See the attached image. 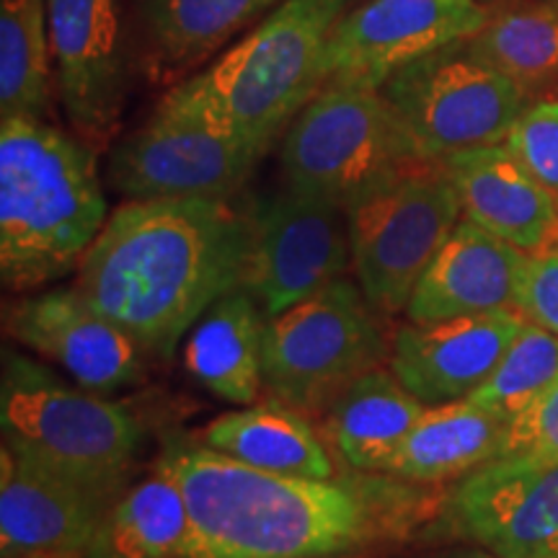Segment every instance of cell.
I'll list each match as a JSON object with an SVG mask.
<instances>
[{
  "mask_svg": "<svg viewBox=\"0 0 558 558\" xmlns=\"http://www.w3.org/2000/svg\"><path fill=\"white\" fill-rule=\"evenodd\" d=\"M505 145L558 199V99L530 101Z\"/></svg>",
  "mask_w": 558,
  "mask_h": 558,
  "instance_id": "29",
  "label": "cell"
},
{
  "mask_svg": "<svg viewBox=\"0 0 558 558\" xmlns=\"http://www.w3.org/2000/svg\"><path fill=\"white\" fill-rule=\"evenodd\" d=\"M347 218L354 279L373 308L396 316L463 220V205L442 160H427L352 202Z\"/></svg>",
  "mask_w": 558,
  "mask_h": 558,
  "instance_id": "8",
  "label": "cell"
},
{
  "mask_svg": "<svg viewBox=\"0 0 558 558\" xmlns=\"http://www.w3.org/2000/svg\"><path fill=\"white\" fill-rule=\"evenodd\" d=\"M352 269L347 209L288 186L254 205V241L241 290L275 318Z\"/></svg>",
  "mask_w": 558,
  "mask_h": 558,
  "instance_id": "11",
  "label": "cell"
},
{
  "mask_svg": "<svg viewBox=\"0 0 558 558\" xmlns=\"http://www.w3.org/2000/svg\"><path fill=\"white\" fill-rule=\"evenodd\" d=\"M0 378L3 442L75 478L132 484L145 429L124 403L68 383L41 362L9 349Z\"/></svg>",
  "mask_w": 558,
  "mask_h": 558,
  "instance_id": "5",
  "label": "cell"
},
{
  "mask_svg": "<svg viewBox=\"0 0 558 558\" xmlns=\"http://www.w3.org/2000/svg\"><path fill=\"white\" fill-rule=\"evenodd\" d=\"M326 558H349V556H326Z\"/></svg>",
  "mask_w": 558,
  "mask_h": 558,
  "instance_id": "34",
  "label": "cell"
},
{
  "mask_svg": "<svg viewBox=\"0 0 558 558\" xmlns=\"http://www.w3.org/2000/svg\"><path fill=\"white\" fill-rule=\"evenodd\" d=\"M156 463L190 509L184 558L354 556L429 518L411 481L277 476L184 435H166Z\"/></svg>",
  "mask_w": 558,
  "mask_h": 558,
  "instance_id": "1",
  "label": "cell"
},
{
  "mask_svg": "<svg viewBox=\"0 0 558 558\" xmlns=\"http://www.w3.org/2000/svg\"><path fill=\"white\" fill-rule=\"evenodd\" d=\"M514 313L558 337V243L527 254L514 295Z\"/></svg>",
  "mask_w": 558,
  "mask_h": 558,
  "instance_id": "31",
  "label": "cell"
},
{
  "mask_svg": "<svg viewBox=\"0 0 558 558\" xmlns=\"http://www.w3.org/2000/svg\"><path fill=\"white\" fill-rule=\"evenodd\" d=\"M501 435L505 422L469 399L427 407L386 476L422 486L458 481L497 458Z\"/></svg>",
  "mask_w": 558,
  "mask_h": 558,
  "instance_id": "23",
  "label": "cell"
},
{
  "mask_svg": "<svg viewBox=\"0 0 558 558\" xmlns=\"http://www.w3.org/2000/svg\"><path fill=\"white\" fill-rule=\"evenodd\" d=\"M390 357L383 313L357 279L341 277L267 320L262 378L269 399L324 416L354 380Z\"/></svg>",
  "mask_w": 558,
  "mask_h": 558,
  "instance_id": "6",
  "label": "cell"
},
{
  "mask_svg": "<svg viewBox=\"0 0 558 558\" xmlns=\"http://www.w3.org/2000/svg\"><path fill=\"white\" fill-rule=\"evenodd\" d=\"M527 254L463 218L418 279L407 305L411 324L514 311Z\"/></svg>",
  "mask_w": 558,
  "mask_h": 558,
  "instance_id": "18",
  "label": "cell"
},
{
  "mask_svg": "<svg viewBox=\"0 0 558 558\" xmlns=\"http://www.w3.org/2000/svg\"><path fill=\"white\" fill-rule=\"evenodd\" d=\"M416 163L414 145L380 88L326 83L284 132L288 186L341 207Z\"/></svg>",
  "mask_w": 558,
  "mask_h": 558,
  "instance_id": "7",
  "label": "cell"
},
{
  "mask_svg": "<svg viewBox=\"0 0 558 558\" xmlns=\"http://www.w3.org/2000/svg\"><path fill=\"white\" fill-rule=\"evenodd\" d=\"M264 329L267 316L256 300L246 290L228 292L186 333L184 365L220 401L233 407L256 403L264 390Z\"/></svg>",
  "mask_w": 558,
  "mask_h": 558,
  "instance_id": "22",
  "label": "cell"
},
{
  "mask_svg": "<svg viewBox=\"0 0 558 558\" xmlns=\"http://www.w3.org/2000/svg\"><path fill=\"white\" fill-rule=\"evenodd\" d=\"M554 243H558V230H556V239H554Z\"/></svg>",
  "mask_w": 558,
  "mask_h": 558,
  "instance_id": "36",
  "label": "cell"
},
{
  "mask_svg": "<svg viewBox=\"0 0 558 558\" xmlns=\"http://www.w3.org/2000/svg\"><path fill=\"white\" fill-rule=\"evenodd\" d=\"M424 403L393 369L380 365L349 386L324 416V435L333 456L357 473H386L414 429Z\"/></svg>",
  "mask_w": 558,
  "mask_h": 558,
  "instance_id": "21",
  "label": "cell"
},
{
  "mask_svg": "<svg viewBox=\"0 0 558 558\" xmlns=\"http://www.w3.org/2000/svg\"><path fill=\"white\" fill-rule=\"evenodd\" d=\"M54 81L68 122L90 148L114 137L128 99L120 0H47Z\"/></svg>",
  "mask_w": 558,
  "mask_h": 558,
  "instance_id": "15",
  "label": "cell"
},
{
  "mask_svg": "<svg viewBox=\"0 0 558 558\" xmlns=\"http://www.w3.org/2000/svg\"><path fill=\"white\" fill-rule=\"evenodd\" d=\"M458 558H501V556L492 554V550H473V554H463V556H458Z\"/></svg>",
  "mask_w": 558,
  "mask_h": 558,
  "instance_id": "33",
  "label": "cell"
},
{
  "mask_svg": "<svg viewBox=\"0 0 558 558\" xmlns=\"http://www.w3.org/2000/svg\"><path fill=\"white\" fill-rule=\"evenodd\" d=\"M3 326L13 341L94 393H117L145 378L148 352L73 284L19 298L5 308Z\"/></svg>",
  "mask_w": 558,
  "mask_h": 558,
  "instance_id": "14",
  "label": "cell"
},
{
  "mask_svg": "<svg viewBox=\"0 0 558 558\" xmlns=\"http://www.w3.org/2000/svg\"><path fill=\"white\" fill-rule=\"evenodd\" d=\"M469 218L525 254L554 243L558 199L505 143L456 153L442 160Z\"/></svg>",
  "mask_w": 558,
  "mask_h": 558,
  "instance_id": "19",
  "label": "cell"
},
{
  "mask_svg": "<svg viewBox=\"0 0 558 558\" xmlns=\"http://www.w3.org/2000/svg\"><path fill=\"white\" fill-rule=\"evenodd\" d=\"M109 220L86 140L34 117L0 124V277L34 292L78 264Z\"/></svg>",
  "mask_w": 558,
  "mask_h": 558,
  "instance_id": "3",
  "label": "cell"
},
{
  "mask_svg": "<svg viewBox=\"0 0 558 558\" xmlns=\"http://www.w3.org/2000/svg\"><path fill=\"white\" fill-rule=\"evenodd\" d=\"M128 486L75 478L16 445L3 442L0 556L83 554L104 514Z\"/></svg>",
  "mask_w": 558,
  "mask_h": 558,
  "instance_id": "16",
  "label": "cell"
},
{
  "mask_svg": "<svg viewBox=\"0 0 558 558\" xmlns=\"http://www.w3.org/2000/svg\"><path fill=\"white\" fill-rule=\"evenodd\" d=\"M344 5L347 0H284L239 45L171 94L264 156L324 88L326 39Z\"/></svg>",
  "mask_w": 558,
  "mask_h": 558,
  "instance_id": "4",
  "label": "cell"
},
{
  "mask_svg": "<svg viewBox=\"0 0 558 558\" xmlns=\"http://www.w3.org/2000/svg\"><path fill=\"white\" fill-rule=\"evenodd\" d=\"M254 207L233 197L128 199L109 213L73 288L148 357L171 360L209 305L241 290Z\"/></svg>",
  "mask_w": 558,
  "mask_h": 558,
  "instance_id": "2",
  "label": "cell"
},
{
  "mask_svg": "<svg viewBox=\"0 0 558 558\" xmlns=\"http://www.w3.org/2000/svg\"><path fill=\"white\" fill-rule=\"evenodd\" d=\"M469 47L527 96L538 94L558 81V5L543 0L492 13Z\"/></svg>",
  "mask_w": 558,
  "mask_h": 558,
  "instance_id": "26",
  "label": "cell"
},
{
  "mask_svg": "<svg viewBox=\"0 0 558 558\" xmlns=\"http://www.w3.org/2000/svg\"><path fill=\"white\" fill-rule=\"evenodd\" d=\"M190 509L163 465L132 481L109 507L81 558H184Z\"/></svg>",
  "mask_w": 558,
  "mask_h": 558,
  "instance_id": "24",
  "label": "cell"
},
{
  "mask_svg": "<svg viewBox=\"0 0 558 558\" xmlns=\"http://www.w3.org/2000/svg\"><path fill=\"white\" fill-rule=\"evenodd\" d=\"M488 19L481 0H367L333 24L320 62L324 86L380 88L409 62L476 37Z\"/></svg>",
  "mask_w": 558,
  "mask_h": 558,
  "instance_id": "12",
  "label": "cell"
},
{
  "mask_svg": "<svg viewBox=\"0 0 558 558\" xmlns=\"http://www.w3.org/2000/svg\"><path fill=\"white\" fill-rule=\"evenodd\" d=\"M481 3H486V5H488V3H492V0H481Z\"/></svg>",
  "mask_w": 558,
  "mask_h": 558,
  "instance_id": "35",
  "label": "cell"
},
{
  "mask_svg": "<svg viewBox=\"0 0 558 558\" xmlns=\"http://www.w3.org/2000/svg\"><path fill=\"white\" fill-rule=\"evenodd\" d=\"M21 558H81V554H34V556H21Z\"/></svg>",
  "mask_w": 558,
  "mask_h": 558,
  "instance_id": "32",
  "label": "cell"
},
{
  "mask_svg": "<svg viewBox=\"0 0 558 558\" xmlns=\"http://www.w3.org/2000/svg\"><path fill=\"white\" fill-rule=\"evenodd\" d=\"M525 318L514 311L407 324L390 337L388 367L424 407L463 401L484 383L518 337Z\"/></svg>",
  "mask_w": 558,
  "mask_h": 558,
  "instance_id": "17",
  "label": "cell"
},
{
  "mask_svg": "<svg viewBox=\"0 0 558 558\" xmlns=\"http://www.w3.org/2000/svg\"><path fill=\"white\" fill-rule=\"evenodd\" d=\"M262 153L171 90L150 120L109 153L107 181L124 199L233 197Z\"/></svg>",
  "mask_w": 558,
  "mask_h": 558,
  "instance_id": "10",
  "label": "cell"
},
{
  "mask_svg": "<svg viewBox=\"0 0 558 558\" xmlns=\"http://www.w3.org/2000/svg\"><path fill=\"white\" fill-rule=\"evenodd\" d=\"M497 458L558 460V378L538 401L505 424Z\"/></svg>",
  "mask_w": 558,
  "mask_h": 558,
  "instance_id": "30",
  "label": "cell"
},
{
  "mask_svg": "<svg viewBox=\"0 0 558 558\" xmlns=\"http://www.w3.org/2000/svg\"><path fill=\"white\" fill-rule=\"evenodd\" d=\"M380 90L422 160L505 143L530 104L518 83L471 52L469 39L399 68Z\"/></svg>",
  "mask_w": 558,
  "mask_h": 558,
  "instance_id": "9",
  "label": "cell"
},
{
  "mask_svg": "<svg viewBox=\"0 0 558 558\" xmlns=\"http://www.w3.org/2000/svg\"><path fill=\"white\" fill-rule=\"evenodd\" d=\"M52 68L47 0H0V117L45 120Z\"/></svg>",
  "mask_w": 558,
  "mask_h": 558,
  "instance_id": "25",
  "label": "cell"
},
{
  "mask_svg": "<svg viewBox=\"0 0 558 558\" xmlns=\"http://www.w3.org/2000/svg\"><path fill=\"white\" fill-rule=\"evenodd\" d=\"M197 439L264 473L308 481L339 478L337 456L313 427L311 416L277 399L215 416Z\"/></svg>",
  "mask_w": 558,
  "mask_h": 558,
  "instance_id": "20",
  "label": "cell"
},
{
  "mask_svg": "<svg viewBox=\"0 0 558 558\" xmlns=\"http://www.w3.org/2000/svg\"><path fill=\"white\" fill-rule=\"evenodd\" d=\"M460 538L501 558H558V460L497 458L442 499Z\"/></svg>",
  "mask_w": 558,
  "mask_h": 558,
  "instance_id": "13",
  "label": "cell"
},
{
  "mask_svg": "<svg viewBox=\"0 0 558 558\" xmlns=\"http://www.w3.org/2000/svg\"><path fill=\"white\" fill-rule=\"evenodd\" d=\"M558 378V337L541 326H522L494 367V373L469 396L476 407L509 422L535 403Z\"/></svg>",
  "mask_w": 558,
  "mask_h": 558,
  "instance_id": "28",
  "label": "cell"
},
{
  "mask_svg": "<svg viewBox=\"0 0 558 558\" xmlns=\"http://www.w3.org/2000/svg\"><path fill=\"white\" fill-rule=\"evenodd\" d=\"M548 3H556L558 5V0H548Z\"/></svg>",
  "mask_w": 558,
  "mask_h": 558,
  "instance_id": "37",
  "label": "cell"
},
{
  "mask_svg": "<svg viewBox=\"0 0 558 558\" xmlns=\"http://www.w3.org/2000/svg\"><path fill=\"white\" fill-rule=\"evenodd\" d=\"M277 0H145V24L163 65H194L226 47Z\"/></svg>",
  "mask_w": 558,
  "mask_h": 558,
  "instance_id": "27",
  "label": "cell"
}]
</instances>
